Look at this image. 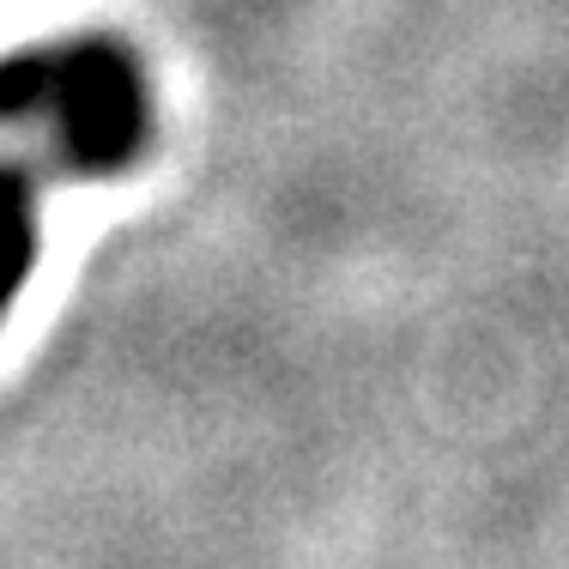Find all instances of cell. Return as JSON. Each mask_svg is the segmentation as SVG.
<instances>
[{
    "label": "cell",
    "mask_w": 569,
    "mask_h": 569,
    "mask_svg": "<svg viewBox=\"0 0 569 569\" xmlns=\"http://www.w3.org/2000/svg\"><path fill=\"white\" fill-rule=\"evenodd\" d=\"M37 267V182L31 170L0 164V316Z\"/></svg>",
    "instance_id": "2"
},
{
    "label": "cell",
    "mask_w": 569,
    "mask_h": 569,
    "mask_svg": "<svg viewBox=\"0 0 569 569\" xmlns=\"http://www.w3.org/2000/svg\"><path fill=\"white\" fill-rule=\"evenodd\" d=\"M43 116L56 152L79 176H116L146 152L152 98L146 73L116 37H73L0 56V121Z\"/></svg>",
    "instance_id": "1"
}]
</instances>
